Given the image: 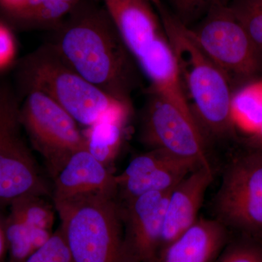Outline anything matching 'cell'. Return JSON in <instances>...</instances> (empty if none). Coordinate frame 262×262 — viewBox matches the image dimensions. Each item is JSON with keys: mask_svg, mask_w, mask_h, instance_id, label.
I'll return each instance as SVG.
<instances>
[{"mask_svg": "<svg viewBox=\"0 0 262 262\" xmlns=\"http://www.w3.org/2000/svg\"><path fill=\"white\" fill-rule=\"evenodd\" d=\"M67 17L48 43L86 80L131 104L141 70L106 10L80 3Z\"/></svg>", "mask_w": 262, "mask_h": 262, "instance_id": "6da1fadb", "label": "cell"}, {"mask_svg": "<svg viewBox=\"0 0 262 262\" xmlns=\"http://www.w3.org/2000/svg\"><path fill=\"white\" fill-rule=\"evenodd\" d=\"M173 49L183 89L205 137L225 139L234 134L228 77L194 40L189 27L160 2L155 5Z\"/></svg>", "mask_w": 262, "mask_h": 262, "instance_id": "7a4b0ae2", "label": "cell"}, {"mask_svg": "<svg viewBox=\"0 0 262 262\" xmlns=\"http://www.w3.org/2000/svg\"><path fill=\"white\" fill-rule=\"evenodd\" d=\"M18 78L24 94L36 91L47 95L84 126L94 125L119 108L131 106L84 79L62 59L50 43L24 58Z\"/></svg>", "mask_w": 262, "mask_h": 262, "instance_id": "3957f363", "label": "cell"}, {"mask_svg": "<svg viewBox=\"0 0 262 262\" xmlns=\"http://www.w3.org/2000/svg\"><path fill=\"white\" fill-rule=\"evenodd\" d=\"M116 198L99 195L54 203L74 262H126Z\"/></svg>", "mask_w": 262, "mask_h": 262, "instance_id": "277c9868", "label": "cell"}, {"mask_svg": "<svg viewBox=\"0 0 262 262\" xmlns=\"http://www.w3.org/2000/svg\"><path fill=\"white\" fill-rule=\"evenodd\" d=\"M228 3L212 5L199 22L189 28L198 46L234 87L258 79L262 60Z\"/></svg>", "mask_w": 262, "mask_h": 262, "instance_id": "5b68a950", "label": "cell"}, {"mask_svg": "<svg viewBox=\"0 0 262 262\" xmlns=\"http://www.w3.org/2000/svg\"><path fill=\"white\" fill-rule=\"evenodd\" d=\"M19 105L9 87H0V211L24 196L51 194L24 141Z\"/></svg>", "mask_w": 262, "mask_h": 262, "instance_id": "8992f818", "label": "cell"}, {"mask_svg": "<svg viewBox=\"0 0 262 262\" xmlns=\"http://www.w3.org/2000/svg\"><path fill=\"white\" fill-rule=\"evenodd\" d=\"M25 96L19 121L54 179L74 153L86 149L84 134L75 119L47 95L31 91Z\"/></svg>", "mask_w": 262, "mask_h": 262, "instance_id": "52a82bcc", "label": "cell"}, {"mask_svg": "<svg viewBox=\"0 0 262 262\" xmlns=\"http://www.w3.org/2000/svg\"><path fill=\"white\" fill-rule=\"evenodd\" d=\"M217 220L257 237L262 234V152L251 149L229 163L215 195Z\"/></svg>", "mask_w": 262, "mask_h": 262, "instance_id": "ba28073f", "label": "cell"}, {"mask_svg": "<svg viewBox=\"0 0 262 262\" xmlns=\"http://www.w3.org/2000/svg\"><path fill=\"white\" fill-rule=\"evenodd\" d=\"M148 93L141 115V142L149 149H166L203 166L211 165L206 137L194 115L156 93Z\"/></svg>", "mask_w": 262, "mask_h": 262, "instance_id": "9c48e42d", "label": "cell"}, {"mask_svg": "<svg viewBox=\"0 0 262 262\" xmlns=\"http://www.w3.org/2000/svg\"><path fill=\"white\" fill-rule=\"evenodd\" d=\"M172 190L146 193L120 205L126 262H154L158 256Z\"/></svg>", "mask_w": 262, "mask_h": 262, "instance_id": "30bf717a", "label": "cell"}, {"mask_svg": "<svg viewBox=\"0 0 262 262\" xmlns=\"http://www.w3.org/2000/svg\"><path fill=\"white\" fill-rule=\"evenodd\" d=\"M53 181L54 203L94 196L117 195L115 175L86 149L74 153Z\"/></svg>", "mask_w": 262, "mask_h": 262, "instance_id": "8fae6325", "label": "cell"}, {"mask_svg": "<svg viewBox=\"0 0 262 262\" xmlns=\"http://www.w3.org/2000/svg\"><path fill=\"white\" fill-rule=\"evenodd\" d=\"M213 180L211 165L201 166L188 174L170 193L160 252L196 223L205 194Z\"/></svg>", "mask_w": 262, "mask_h": 262, "instance_id": "7c38bea8", "label": "cell"}, {"mask_svg": "<svg viewBox=\"0 0 262 262\" xmlns=\"http://www.w3.org/2000/svg\"><path fill=\"white\" fill-rule=\"evenodd\" d=\"M227 238V228L218 220L201 219L162 249L154 262H213Z\"/></svg>", "mask_w": 262, "mask_h": 262, "instance_id": "4fadbf2b", "label": "cell"}, {"mask_svg": "<svg viewBox=\"0 0 262 262\" xmlns=\"http://www.w3.org/2000/svg\"><path fill=\"white\" fill-rule=\"evenodd\" d=\"M132 106L107 114L84 133L86 149L100 163L108 167L121 149Z\"/></svg>", "mask_w": 262, "mask_h": 262, "instance_id": "5bb4252c", "label": "cell"}, {"mask_svg": "<svg viewBox=\"0 0 262 262\" xmlns=\"http://www.w3.org/2000/svg\"><path fill=\"white\" fill-rule=\"evenodd\" d=\"M201 166L194 160L183 158L141 177L117 182V195L125 202L146 193L169 192L188 174Z\"/></svg>", "mask_w": 262, "mask_h": 262, "instance_id": "9a60e30c", "label": "cell"}, {"mask_svg": "<svg viewBox=\"0 0 262 262\" xmlns=\"http://www.w3.org/2000/svg\"><path fill=\"white\" fill-rule=\"evenodd\" d=\"M231 113L234 129L238 127L248 137L257 132L262 123V78L243 84L234 91Z\"/></svg>", "mask_w": 262, "mask_h": 262, "instance_id": "2e32d148", "label": "cell"}, {"mask_svg": "<svg viewBox=\"0 0 262 262\" xmlns=\"http://www.w3.org/2000/svg\"><path fill=\"white\" fill-rule=\"evenodd\" d=\"M53 232L34 228L8 214L5 217L8 244L7 262H26L33 253L46 244Z\"/></svg>", "mask_w": 262, "mask_h": 262, "instance_id": "e0dca14e", "label": "cell"}, {"mask_svg": "<svg viewBox=\"0 0 262 262\" xmlns=\"http://www.w3.org/2000/svg\"><path fill=\"white\" fill-rule=\"evenodd\" d=\"M80 3L81 0H26L14 15L33 25L55 29Z\"/></svg>", "mask_w": 262, "mask_h": 262, "instance_id": "ac0fdd59", "label": "cell"}, {"mask_svg": "<svg viewBox=\"0 0 262 262\" xmlns=\"http://www.w3.org/2000/svg\"><path fill=\"white\" fill-rule=\"evenodd\" d=\"M43 198L45 196H24L12 203L8 208V214L29 227L52 231L55 221L54 211Z\"/></svg>", "mask_w": 262, "mask_h": 262, "instance_id": "d6986e66", "label": "cell"}, {"mask_svg": "<svg viewBox=\"0 0 262 262\" xmlns=\"http://www.w3.org/2000/svg\"><path fill=\"white\" fill-rule=\"evenodd\" d=\"M228 5L262 60V0H229Z\"/></svg>", "mask_w": 262, "mask_h": 262, "instance_id": "ffe728a7", "label": "cell"}, {"mask_svg": "<svg viewBox=\"0 0 262 262\" xmlns=\"http://www.w3.org/2000/svg\"><path fill=\"white\" fill-rule=\"evenodd\" d=\"M183 158L166 149H149L134 158L121 173L115 176L116 182L141 177L161 167L176 163Z\"/></svg>", "mask_w": 262, "mask_h": 262, "instance_id": "44dd1931", "label": "cell"}, {"mask_svg": "<svg viewBox=\"0 0 262 262\" xmlns=\"http://www.w3.org/2000/svg\"><path fill=\"white\" fill-rule=\"evenodd\" d=\"M256 239L226 245L213 262H262V243Z\"/></svg>", "mask_w": 262, "mask_h": 262, "instance_id": "7402d4cb", "label": "cell"}, {"mask_svg": "<svg viewBox=\"0 0 262 262\" xmlns=\"http://www.w3.org/2000/svg\"><path fill=\"white\" fill-rule=\"evenodd\" d=\"M26 262H74L60 227L53 232L46 244L29 256Z\"/></svg>", "mask_w": 262, "mask_h": 262, "instance_id": "603a6c76", "label": "cell"}, {"mask_svg": "<svg viewBox=\"0 0 262 262\" xmlns=\"http://www.w3.org/2000/svg\"><path fill=\"white\" fill-rule=\"evenodd\" d=\"M173 14L187 26L192 27L196 20H201L212 5L219 3H228L229 0H169Z\"/></svg>", "mask_w": 262, "mask_h": 262, "instance_id": "cb8c5ba5", "label": "cell"}, {"mask_svg": "<svg viewBox=\"0 0 262 262\" xmlns=\"http://www.w3.org/2000/svg\"><path fill=\"white\" fill-rule=\"evenodd\" d=\"M16 53V46L13 34L4 24L0 23V70L9 67Z\"/></svg>", "mask_w": 262, "mask_h": 262, "instance_id": "d4e9b609", "label": "cell"}, {"mask_svg": "<svg viewBox=\"0 0 262 262\" xmlns=\"http://www.w3.org/2000/svg\"><path fill=\"white\" fill-rule=\"evenodd\" d=\"M5 217L0 211V262L8 260V244L5 234Z\"/></svg>", "mask_w": 262, "mask_h": 262, "instance_id": "484cf974", "label": "cell"}, {"mask_svg": "<svg viewBox=\"0 0 262 262\" xmlns=\"http://www.w3.org/2000/svg\"><path fill=\"white\" fill-rule=\"evenodd\" d=\"M247 143L251 149L258 150L262 152V123L256 134L247 138Z\"/></svg>", "mask_w": 262, "mask_h": 262, "instance_id": "4316f807", "label": "cell"}, {"mask_svg": "<svg viewBox=\"0 0 262 262\" xmlns=\"http://www.w3.org/2000/svg\"><path fill=\"white\" fill-rule=\"evenodd\" d=\"M26 0H0V4L13 14L22 8Z\"/></svg>", "mask_w": 262, "mask_h": 262, "instance_id": "83f0119b", "label": "cell"}, {"mask_svg": "<svg viewBox=\"0 0 262 262\" xmlns=\"http://www.w3.org/2000/svg\"><path fill=\"white\" fill-rule=\"evenodd\" d=\"M161 2V0H154V5H157L158 4H159V3Z\"/></svg>", "mask_w": 262, "mask_h": 262, "instance_id": "f1b7e54d", "label": "cell"}, {"mask_svg": "<svg viewBox=\"0 0 262 262\" xmlns=\"http://www.w3.org/2000/svg\"><path fill=\"white\" fill-rule=\"evenodd\" d=\"M146 1L149 2L151 4L154 5V0H146Z\"/></svg>", "mask_w": 262, "mask_h": 262, "instance_id": "f546056e", "label": "cell"}, {"mask_svg": "<svg viewBox=\"0 0 262 262\" xmlns=\"http://www.w3.org/2000/svg\"><path fill=\"white\" fill-rule=\"evenodd\" d=\"M256 238L259 239V241L262 243V234L261 235L258 236V237H256Z\"/></svg>", "mask_w": 262, "mask_h": 262, "instance_id": "4dcf8cb0", "label": "cell"}]
</instances>
